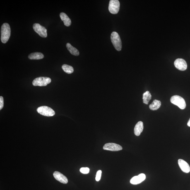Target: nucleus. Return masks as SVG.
<instances>
[{
	"mask_svg": "<svg viewBox=\"0 0 190 190\" xmlns=\"http://www.w3.org/2000/svg\"><path fill=\"white\" fill-rule=\"evenodd\" d=\"M33 28L34 31L40 36L43 38L47 37V30L45 27L39 23H35L34 24Z\"/></svg>",
	"mask_w": 190,
	"mask_h": 190,
	"instance_id": "obj_7",
	"label": "nucleus"
},
{
	"mask_svg": "<svg viewBox=\"0 0 190 190\" xmlns=\"http://www.w3.org/2000/svg\"><path fill=\"white\" fill-rule=\"evenodd\" d=\"M104 150L115 151L122 150L123 148L120 145L114 143H108L104 145Z\"/></svg>",
	"mask_w": 190,
	"mask_h": 190,
	"instance_id": "obj_9",
	"label": "nucleus"
},
{
	"mask_svg": "<svg viewBox=\"0 0 190 190\" xmlns=\"http://www.w3.org/2000/svg\"><path fill=\"white\" fill-rule=\"evenodd\" d=\"M53 176L55 178L60 182L63 184H67L68 180L67 178L61 173L56 171L54 172Z\"/></svg>",
	"mask_w": 190,
	"mask_h": 190,
	"instance_id": "obj_11",
	"label": "nucleus"
},
{
	"mask_svg": "<svg viewBox=\"0 0 190 190\" xmlns=\"http://www.w3.org/2000/svg\"><path fill=\"white\" fill-rule=\"evenodd\" d=\"M144 129L143 123L142 121H139L137 123L134 128V133L136 136H139L142 132Z\"/></svg>",
	"mask_w": 190,
	"mask_h": 190,
	"instance_id": "obj_13",
	"label": "nucleus"
},
{
	"mask_svg": "<svg viewBox=\"0 0 190 190\" xmlns=\"http://www.w3.org/2000/svg\"><path fill=\"white\" fill-rule=\"evenodd\" d=\"M174 65L178 69L181 71H184L187 68V65L186 62L182 59H177L175 61Z\"/></svg>",
	"mask_w": 190,
	"mask_h": 190,
	"instance_id": "obj_8",
	"label": "nucleus"
},
{
	"mask_svg": "<svg viewBox=\"0 0 190 190\" xmlns=\"http://www.w3.org/2000/svg\"><path fill=\"white\" fill-rule=\"evenodd\" d=\"M161 105V102L160 101L154 100L153 101L152 104H150L149 108L150 109L152 110H156L160 108Z\"/></svg>",
	"mask_w": 190,
	"mask_h": 190,
	"instance_id": "obj_17",
	"label": "nucleus"
},
{
	"mask_svg": "<svg viewBox=\"0 0 190 190\" xmlns=\"http://www.w3.org/2000/svg\"><path fill=\"white\" fill-rule=\"evenodd\" d=\"M146 176L144 174H141L138 176H135L131 179L130 182L132 184H137L144 181Z\"/></svg>",
	"mask_w": 190,
	"mask_h": 190,
	"instance_id": "obj_10",
	"label": "nucleus"
},
{
	"mask_svg": "<svg viewBox=\"0 0 190 190\" xmlns=\"http://www.w3.org/2000/svg\"><path fill=\"white\" fill-rule=\"evenodd\" d=\"M178 163L179 167L183 172L188 173L190 172V167L187 162L182 159H179L178 161Z\"/></svg>",
	"mask_w": 190,
	"mask_h": 190,
	"instance_id": "obj_12",
	"label": "nucleus"
},
{
	"mask_svg": "<svg viewBox=\"0 0 190 190\" xmlns=\"http://www.w3.org/2000/svg\"><path fill=\"white\" fill-rule=\"evenodd\" d=\"M111 39L116 50L121 51L122 48V43L118 34L116 32H112L111 34Z\"/></svg>",
	"mask_w": 190,
	"mask_h": 190,
	"instance_id": "obj_2",
	"label": "nucleus"
},
{
	"mask_svg": "<svg viewBox=\"0 0 190 190\" xmlns=\"http://www.w3.org/2000/svg\"><path fill=\"white\" fill-rule=\"evenodd\" d=\"M102 171L99 170L97 172L95 180L97 181H99L101 179V175H102Z\"/></svg>",
	"mask_w": 190,
	"mask_h": 190,
	"instance_id": "obj_21",
	"label": "nucleus"
},
{
	"mask_svg": "<svg viewBox=\"0 0 190 190\" xmlns=\"http://www.w3.org/2000/svg\"><path fill=\"white\" fill-rule=\"evenodd\" d=\"M37 112L41 115L47 116V117H52L55 114V112L49 107L47 106H42L38 108Z\"/></svg>",
	"mask_w": 190,
	"mask_h": 190,
	"instance_id": "obj_4",
	"label": "nucleus"
},
{
	"mask_svg": "<svg viewBox=\"0 0 190 190\" xmlns=\"http://www.w3.org/2000/svg\"><path fill=\"white\" fill-rule=\"evenodd\" d=\"M62 68L65 72L71 74L74 72V69L72 67L68 65L64 64L62 66Z\"/></svg>",
	"mask_w": 190,
	"mask_h": 190,
	"instance_id": "obj_19",
	"label": "nucleus"
},
{
	"mask_svg": "<svg viewBox=\"0 0 190 190\" xmlns=\"http://www.w3.org/2000/svg\"><path fill=\"white\" fill-rule=\"evenodd\" d=\"M51 79L50 78L45 77H40L33 80L32 85L34 86H45L50 83Z\"/></svg>",
	"mask_w": 190,
	"mask_h": 190,
	"instance_id": "obj_5",
	"label": "nucleus"
},
{
	"mask_svg": "<svg viewBox=\"0 0 190 190\" xmlns=\"http://www.w3.org/2000/svg\"><path fill=\"white\" fill-rule=\"evenodd\" d=\"M170 102L181 109H184L186 107V103L184 99L179 95L173 96L170 99Z\"/></svg>",
	"mask_w": 190,
	"mask_h": 190,
	"instance_id": "obj_3",
	"label": "nucleus"
},
{
	"mask_svg": "<svg viewBox=\"0 0 190 190\" xmlns=\"http://www.w3.org/2000/svg\"><path fill=\"white\" fill-rule=\"evenodd\" d=\"M66 47L71 53L73 55L79 56V52L77 49L73 47L69 43L66 44Z\"/></svg>",
	"mask_w": 190,
	"mask_h": 190,
	"instance_id": "obj_15",
	"label": "nucleus"
},
{
	"mask_svg": "<svg viewBox=\"0 0 190 190\" xmlns=\"http://www.w3.org/2000/svg\"><path fill=\"white\" fill-rule=\"evenodd\" d=\"M143 103L145 104H148L149 102L151 99L152 96L151 94L149 92L147 91L143 94Z\"/></svg>",
	"mask_w": 190,
	"mask_h": 190,
	"instance_id": "obj_18",
	"label": "nucleus"
},
{
	"mask_svg": "<svg viewBox=\"0 0 190 190\" xmlns=\"http://www.w3.org/2000/svg\"><path fill=\"white\" fill-rule=\"evenodd\" d=\"M60 17L65 26L69 27L71 25L72 23L71 20L65 13H61L60 14Z\"/></svg>",
	"mask_w": 190,
	"mask_h": 190,
	"instance_id": "obj_14",
	"label": "nucleus"
},
{
	"mask_svg": "<svg viewBox=\"0 0 190 190\" xmlns=\"http://www.w3.org/2000/svg\"><path fill=\"white\" fill-rule=\"evenodd\" d=\"M120 4L118 0H111L109 1V10L110 13L113 14H116L118 13Z\"/></svg>",
	"mask_w": 190,
	"mask_h": 190,
	"instance_id": "obj_6",
	"label": "nucleus"
},
{
	"mask_svg": "<svg viewBox=\"0 0 190 190\" xmlns=\"http://www.w3.org/2000/svg\"><path fill=\"white\" fill-rule=\"evenodd\" d=\"M80 172L83 174H87L90 172V169L87 167L81 168L80 169Z\"/></svg>",
	"mask_w": 190,
	"mask_h": 190,
	"instance_id": "obj_20",
	"label": "nucleus"
},
{
	"mask_svg": "<svg viewBox=\"0 0 190 190\" xmlns=\"http://www.w3.org/2000/svg\"><path fill=\"white\" fill-rule=\"evenodd\" d=\"M187 125L188 126L190 127V118L189 119V121H188Z\"/></svg>",
	"mask_w": 190,
	"mask_h": 190,
	"instance_id": "obj_23",
	"label": "nucleus"
},
{
	"mask_svg": "<svg viewBox=\"0 0 190 190\" xmlns=\"http://www.w3.org/2000/svg\"><path fill=\"white\" fill-rule=\"evenodd\" d=\"M44 57L43 54L39 52L32 53L28 56L29 59L31 60H40L43 59Z\"/></svg>",
	"mask_w": 190,
	"mask_h": 190,
	"instance_id": "obj_16",
	"label": "nucleus"
},
{
	"mask_svg": "<svg viewBox=\"0 0 190 190\" xmlns=\"http://www.w3.org/2000/svg\"><path fill=\"white\" fill-rule=\"evenodd\" d=\"M1 40L3 43L8 41L11 35V29L9 24L4 23L1 27Z\"/></svg>",
	"mask_w": 190,
	"mask_h": 190,
	"instance_id": "obj_1",
	"label": "nucleus"
},
{
	"mask_svg": "<svg viewBox=\"0 0 190 190\" xmlns=\"http://www.w3.org/2000/svg\"><path fill=\"white\" fill-rule=\"evenodd\" d=\"M4 107V99L2 97H0V110H1Z\"/></svg>",
	"mask_w": 190,
	"mask_h": 190,
	"instance_id": "obj_22",
	"label": "nucleus"
}]
</instances>
